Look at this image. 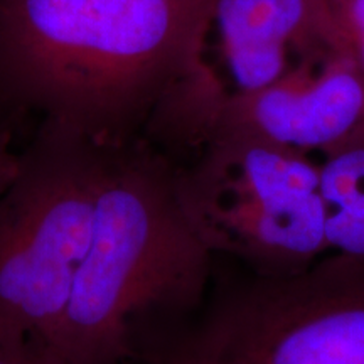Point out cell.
Returning <instances> with one entry per match:
<instances>
[{
	"mask_svg": "<svg viewBox=\"0 0 364 364\" xmlns=\"http://www.w3.org/2000/svg\"><path fill=\"white\" fill-rule=\"evenodd\" d=\"M162 364H364V262L329 252L226 282Z\"/></svg>",
	"mask_w": 364,
	"mask_h": 364,
	"instance_id": "5",
	"label": "cell"
},
{
	"mask_svg": "<svg viewBox=\"0 0 364 364\" xmlns=\"http://www.w3.org/2000/svg\"><path fill=\"white\" fill-rule=\"evenodd\" d=\"M226 98L260 90L299 58L344 51L329 0H215Z\"/></svg>",
	"mask_w": 364,
	"mask_h": 364,
	"instance_id": "7",
	"label": "cell"
},
{
	"mask_svg": "<svg viewBox=\"0 0 364 364\" xmlns=\"http://www.w3.org/2000/svg\"><path fill=\"white\" fill-rule=\"evenodd\" d=\"M186 216L215 258L255 275H289L331 252L318 159L218 130L177 162Z\"/></svg>",
	"mask_w": 364,
	"mask_h": 364,
	"instance_id": "4",
	"label": "cell"
},
{
	"mask_svg": "<svg viewBox=\"0 0 364 364\" xmlns=\"http://www.w3.org/2000/svg\"><path fill=\"white\" fill-rule=\"evenodd\" d=\"M218 130L321 159L364 130V75L344 51L302 56L273 83L228 97L209 136Z\"/></svg>",
	"mask_w": 364,
	"mask_h": 364,
	"instance_id": "6",
	"label": "cell"
},
{
	"mask_svg": "<svg viewBox=\"0 0 364 364\" xmlns=\"http://www.w3.org/2000/svg\"><path fill=\"white\" fill-rule=\"evenodd\" d=\"M331 252L364 262V130L318 159Z\"/></svg>",
	"mask_w": 364,
	"mask_h": 364,
	"instance_id": "8",
	"label": "cell"
},
{
	"mask_svg": "<svg viewBox=\"0 0 364 364\" xmlns=\"http://www.w3.org/2000/svg\"><path fill=\"white\" fill-rule=\"evenodd\" d=\"M215 262L174 159L144 135L107 145L88 252L46 349L63 364H162L201 314Z\"/></svg>",
	"mask_w": 364,
	"mask_h": 364,
	"instance_id": "2",
	"label": "cell"
},
{
	"mask_svg": "<svg viewBox=\"0 0 364 364\" xmlns=\"http://www.w3.org/2000/svg\"><path fill=\"white\" fill-rule=\"evenodd\" d=\"M215 0H0V112L118 145L201 63Z\"/></svg>",
	"mask_w": 364,
	"mask_h": 364,
	"instance_id": "1",
	"label": "cell"
},
{
	"mask_svg": "<svg viewBox=\"0 0 364 364\" xmlns=\"http://www.w3.org/2000/svg\"><path fill=\"white\" fill-rule=\"evenodd\" d=\"M344 53L364 75V0H329Z\"/></svg>",
	"mask_w": 364,
	"mask_h": 364,
	"instance_id": "9",
	"label": "cell"
},
{
	"mask_svg": "<svg viewBox=\"0 0 364 364\" xmlns=\"http://www.w3.org/2000/svg\"><path fill=\"white\" fill-rule=\"evenodd\" d=\"M105 150L41 122L0 194V338L48 348L88 252Z\"/></svg>",
	"mask_w": 364,
	"mask_h": 364,
	"instance_id": "3",
	"label": "cell"
},
{
	"mask_svg": "<svg viewBox=\"0 0 364 364\" xmlns=\"http://www.w3.org/2000/svg\"><path fill=\"white\" fill-rule=\"evenodd\" d=\"M19 169V154L12 149V134L0 127V194L9 188Z\"/></svg>",
	"mask_w": 364,
	"mask_h": 364,
	"instance_id": "11",
	"label": "cell"
},
{
	"mask_svg": "<svg viewBox=\"0 0 364 364\" xmlns=\"http://www.w3.org/2000/svg\"><path fill=\"white\" fill-rule=\"evenodd\" d=\"M0 364H63L43 344L0 338Z\"/></svg>",
	"mask_w": 364,
	"mask_h": 364,
	"instance_id": "10",
	"label": "cell"
}]
</instances>
